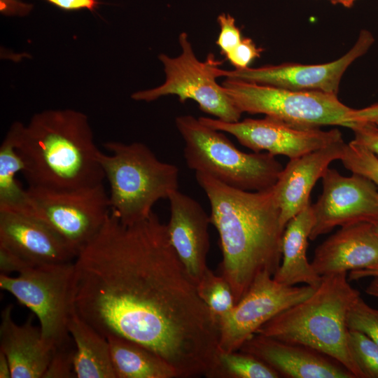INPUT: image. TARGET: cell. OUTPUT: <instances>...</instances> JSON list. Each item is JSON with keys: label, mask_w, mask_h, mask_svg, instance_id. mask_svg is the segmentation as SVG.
<instances>
[{"label": "cell", "mask_w": 378, "mask_h": 378, "mask_svg": "<svg viewBox=\"0 0 378 378\" xmlns=\"http://www.w3.org/2000/svg\"><path fill=\"white\" fill-rule=\"evenodd\" d=\"M75 259L76 309L84 321L106 337L151 350L178 378L210 377L217 322L154 212L131 225L111 212Z\"/></svg>", "instance_id": "cell-1"}, {"label": "cell", "mask_w": 378, "mask_h": 378, "mask_svg": "<svg viewBox=\"0 0 378 378\" xmlns=\"http://www.w3.org/2000/svg\"><path fill=\"white\" fill-rule=\"evenodd\" d=\"M195 177L208 197L211 223L219 235V274L230 285L236 304L258 276H274L281 261L284 230L274 188L248 191L204 173L195 172Z\"/></svg>", "instance_id": "cell-2"}, {"label": "cell", "mask_w": 378, "mask_h": 378, "mask_svg": "<svg viewBox=\"0 0 378 378\" xmlns=\"http://www.w3.org/2000/svg\"><path fill=\"white\" fill-rule=\"evenodd\" d=\"M23 160L28 187L56 191L103 183L104 174L88 118L71 110H47L9 130Z\"/></svg>", "instance_id": "cell-3"}, {"label": "cell", "mask_w": 378, "mask_h": 378, "mask_svg": "<svg viewBox=\"0 0 378 378\" xmlns=\"http://www.w3.org/2000/svg\"><path fill=\"white\" fill-rule=\"evenodd\" d=\"M321 276L309 297L274 316L255 334L314 349L337 360L355 378H365L350 352L346 325L360 293L350 285L346 272Z\"/></svg>", "instance_id": "cell-4"}, {"label": "cell", "mask_w": 378, "mask_h": 378, "mask_svg": "<svg viewBox=\"0 0 378 378\" xmlns=\"http://www.w3.org/2000/svg\"><path fill=\"white\" fill-rule=\"evenodd\" d=\"M99 161L110 187L111 212L123 224L147 218L153 206L178 190L179 169L160 161L144 144L108 141Z\"/></svg>", "instance_id": "cell-5"}, {"label": "cell", "mask_w": 378, "mask_h": 378, "mask_svg": "<svg viewBox=\"0 0 378 378\" xmlns=\"http://www.w3.org/2000/svg\"><path fill=\"white\" fill-rule=\"evenodd\" d=\"M175 123L185 142L186 164L195 172L248 191L265 190L276 183L283 167L274 155L242 152L223 132L190 115L178 116Z\"/></svg>", "instance_id": "cell-6"}, {"label": "cell", "mask_w": 378, "mask_h": 378, "mask_svg": "<svg viewBox=\"0 0 378 378\" xmlns=\"http://www.w3.org/2000/svg\"><path fill=\"white\" fill-rule=\"evenodd\" d=\"M0 288L37 316L42 337L53 350L72 341L69 323L76 312L74 262L36 266L14 277L1 274Z\"/></svg>", "instance_id": "cell-7"}, {"label": "cell", "mask_w": 378, "mask_h": 378, "mask_svg": "<svg viewBox=\"0 0 378 378\" xmlns=\"http://www.w3.org/2000/svg\"><path fill=\"white\" fill-rule=\"evenodd\" d=\"M222 85L241 113H262L302 127L340 125L353 130L358 126L349 118L352 108L336 94L293 90L229 78Z\"/></svg>", "instance_id": "cell-8"}, {"label": "cell", "mask_w": 378, "mask_h": 378, "mask_svg": "<svg viewBox=\"0 0 378 378\" xmlns=\"http://www.w3.org/2000/svg\"><path fill=\"white\" fill-rule=\"evenodd\" d=\"M178 41L181 49L178 56L159 55L164 66V82L157 88L136 92L132 98L152 102L163 96L176 95L181 103L188 99L195 101L201 111L217 119L228 122L239 121L242 113L216 81L221 62L211 53L206 61H200L185 32L179 35Z\"/></svg>", "instance_id": "cell-9"}, {"label": "cell", "mask_w": 378, "mask_h": 378, "mask_svg": "<svg viewBox=\"0 0 378 378\" xmlns=\"http://www.w3.org/2000/svg\"><path fill=\"white\" fill-rule=\"evenodd\" d=\"M28 206L23 214L38 218L78 252L101 230L110 213L104 184L56 191L28 187Z\"/></svg>", "instance_id": "cell-10"}, {"label": "cell", "mask_w": 378, "mask_h": 378, "mask_svg": "<svg viewBox=\"0 0 378 378\" xmlns=\"http://www.w3.org/2000/svg\"><path fill=\"white\" fill-rule=\"evenodd\" d=\"M315 290L307 285L282 284L268 273L260 274L232 310L217 321L219 351H239L263 324Z\"/></svg>", "instance_id": "cell-11"}, {"label": "cell", "mask_w": 378, "mask_h": 378, "mask_svg": "<svg viewBox=\"0 0 378 378\" xmlns=\"http://www.w3.org/2000/svg\"><path fill=\"white\" fill-rule=\"evenodd\" d=\"M199 120L209 127L232 134L242 146L255 153L265 150L274 156L282 155L290 159L343 139L337 129L323 131L318 127H302L270 116L233 122L208 117Z\"/></svg>", "instance_id": "cell-12"}, {"label": "cell", "mask_w": 378, "mask_h": 378, "mask_svg": "<svg viewBox=\"0 0 378 378\" xmlns=\"http://www.w3.org/2000/svg\"><path fill=\"white\" fill-rule=\"evenodd\" d=\"M322 178V194L312 205L315 223L310 240L337 226L378 221V188L371 180L354 173L344 176L330 168Z\"/></svg>", "instance_id": "cell-13"}, {"label": "cell", "mask_w": 378, "mask_h": 378, "mask_svg": "<svg viewBox=\"0 0 378 378\" xmlns=\"http://www.w3.org/2000/svg\"><path fill=\"white\" fill-rule=\"evenodd\" d=\"M374 38L370 31L362 30L354 46L340 58L320 64L284 63L258 68L224 70L219 77L268 85L300 91H319L337 94L342 77L356 59L372 46Z\"/></svg>", "instance_id": "cell-14"}, {"label": "cell", "mask_w": 378, "mask_h": 378, "mask_svg": "<svg viewBox=\"0 0 378 378\" xmlns=\"http://www.w3.org/2000/svg\"><path fill=\"white\" fill-rule=\"evenodd\" d=\"M168 200L170 217L166 226L169 239L196 285L209 270L210 216L199 202L178 190Z\"/></svg>", "instance_id": "cell-15"}, {"label": "cell", "mask_w": 378, "mask_h": 378, "mask_svg": "<svg viewBox=\"0 0 378 378\" xmlns=\"http://www.w3.org/2000/svg\"><path fill=\"white\" fill-rule=\"evenodd\" d=\"M239 351L251 354L288 378H355L335 359L302 344L254 334Z\"/></svg>", "instance_id": "cell-16"}, {"label": "cell", "mask_w": 378, "mask_h": 378, "mask_svg": "<svg viewBox=\"0 0 378 378\" xmlns=\"http://www.w3.org/2000/svg\"><path fill=\"white\" fill-rule=\"evenodd\" d=\"M0 244L34 266L71 262L78 252L38 218L0 210Z\"/></svg>", "instance_id": "cell-17"}, {"label": "cell", "mask_w": 378, "mask_h": 378, "mask_svg": "<svg viewBox=\"0 0 378 378\" xmlns=\"http://www.w3.org/2000/svg\"><path fill=\"white\" fill-rule=\"evenodd\" d=\"M346 144L341 139L290 159L283 168L273 188L284 230L288 221L310 202V192L316 182L322 178L332 161L341 159Z\"/></svg>", "instance_id": "cell-18"}, {"label": "cell", "mask_w": 378, "mask_h": 378, "mask_svg": "<svg viewBox=\"0 0 378 378\" xmlns=\"http://www.w3.org/2000/svg\"><path fill=\"white\" fill-rule=\"evenodd\" d=\"M378 262V236L373 224L342 226L315 250L311 262L320 276L363 269Z\"/></svg>", "instance_id": "cell-19"}, {"label": "cell", "mask_w": 378, "mask_h": 378, "mask_svg": "<svg viewBox=\"0 0 378 378\" xmlns=\"http://www.w3.org/2000/svg\"><path fill=\"white\" fill-rule=\"evenodd\" d=\"M12 309L10 304L4 309L0 324V351L8 360L11 378H43L53 349L44 341L40 327L33 325V314L18 325Z\"/></svg>", "instance_id": "cell-20"}, {"label": "cell", "mask_w": 378, "mask_h": 378, "mask_svg": "<svg viewBox=\"0 0 378 378\" xmlns=\"http://www.w3.org/2000/svg\"><path fill=\"white\" fill-rule=\"evenodd\" d=\"M315 216L310 202L287 223L281 239V261L273 276L278 282L295 286L298 284L317 288L322 276L307 258L308 239L314 225Z\"/></svg>", "instance_id": "cell-21"}, {"label": "cell", "mask_w": 378, "mask_h": 378, "mask_svg": "<svg viewBox=\"0 0 378 378\" xmlns=\"http://www.w3.org/2000/svg\"><path fill=\"white\" fill-rule=\"evenodd\" d=\"M69 332L74 344V370L77 378H116L107 338L77 312L71 316Z\"/></svg>", "instance_id": "cell-22"}, {"label": "cell", "mask_w": 378, "mask_h": 378, "mask_svg": "<svg viewBox=\"0 0 378 378\" xmlns=\"http://www.w3.org/2000/svg\"><path fill=\"white\" fill-rule=\"evenodd\" d=\"M106 338L116 378H178L165 360L148 348L121 337Z\"/></svg>", "instance_id": "cell-23"}, {"label": "cell", "mask_w": 378, "mask_h": 378, "mask_svg": "<svg viewBox=\"0 0 378 378\" xmlns=\"http://www.w3.org/2000/svg\"><path fill=\"white\" fill-rule=\"evenodd\" d=\"M24 164L9 130L0 146V210L24 213L28 205L27 189L16 178Z\"/></svg>", "instance_id": "cell-24"}, {"label": "cell", "mask_w": 378, "mask_h": 378, "mask_svg": "<svg viewBox=\"0 0 378 378\" xmlns=\"http://www.w3.org/2000/svg\"><path fill=\"white\" fill-rule=\"evenodd\" d=\"M270 366L254 356L241 351L218 352L210 378H279Z\"/></svg>", "instance_id": "cell-25"}, {"label": "cell", "mask_w": 378, "mask_h": 378, "mask_svg": "<svg viewBox=\"0 0 378 378\" xmlns=\"http://www.w3.org/2000/svg\"><path fill=\"white\" fill-rule=\"evenodd\" d=\"M196 287L200 298L216 322L235 305L234 296L229 283L223 276L214 274L209 268Z\"/></svg>", "instance_id": "cell-26"}, {"label": "cell", "mask_w": 378, "mask_h": 378, "mask_svg": "<svg viewBox=\"0 0 378 378\" xmlns=\"http://www.w3.org/2000/svg\"><path fill=\"white\" fill-rule=\"evenodd\" d=\"M348 345L365 378H378V345L365 334L349 330Z\"/></svg>", "instance_id": "cell-27"}, {"label": "cell", "mask_w": 378, "mask_h": 378, "mask_svg": "<svg viewBox=\"0 0 378 378\" xmlns=\"http://www.w3.org/2000/svg\"><path fill=\"white\" fill-rule=\"evenodd\" d=\"M340 160L347 169L368 178L378 188V157L364 146L352 140L346 144Z\"/></svg>", "instance_id": "cell-28"}, {"label": "cell", "mask_w": 378, "mask_h": 378, "mask_svg": "<svg viewBox=\"0 0 378 378\" xmlns=\"http://www.w3.org/2000/svg\"><path fill=\"white\" fill-rule=\"evenodd\" d=\"M346 325L349 330L365 334L378 345V309L369 306L360 296L347 314Z\"/></svg>", "instance_id": "cell-29"}, {"label": "cell", "mask_w": 378, "mask_h": 378, "mask_svg": "<svg viewBox=\"0 0 378 378\" xmlns=\"http://www.w3.org/2000/svg\"><path fill=\"white\" fill-rule=\"evenodd\" d=\"M71 342L53 350L43 378L76 377L74 370V346Z\"/></svg>", "instance_id": "cell-30"}, {"label": "cell", "mask_w": 378, "mask_h": 378, "mask_svg": "<svg viewBox=\"0 0 378 378\" xmlns=\"http://www.w3.org/2000/svg\"><path fill=\"white\" fill-rule=\"evenodd\" d=\"M217 22L220 27V33L216 43L220 53L225 57L240 43L243 37L240 29L236 25L235 19L230 14H220Z\"/></svg>", "instance_id": "cell-31"}, {"label": "cell", "mask_w": 378, "mask_h": 378, "mask_svg": "<svg viewBox=\"0 0 378 378\" xmlns=\"http://www.w3.org/2000/svg\"><path fill=\"white\" fill-rule=\"evenodd\" d=\"M263 49L255 46L250 38H243L240 43L225 58L236 69L249 67V64L260 57Z\"/></svg>", "instance_id": "cell-32"}, {"label": "cell", "mask_w": 378, "mask_h": 378, "mask_svg": "<svg viewBox=\"0 0 378 378\" xmlns=\"http://www.w3.org/2000/svg\"><path fill=\"white\" fill-rule=\"evenodd\" d=\"M35 266L30 264L21 256L0 244V271L1 274H8L16 272L18 274Z\"/></svg>", "instance_id": "cell-33"}, {"label": "cell", "mask_w": 378, "mask_h": 378, "mask_svg": "<svg viewBox=\"0 0 378 378\" xmlns=\"http://www.w3.org/2000/svg\"><path fill=\"white\" fill-rule=\"evenodd\" d=\"M354 141L362 144L378 157V128L377 125L362 123L353 130Z\"/></svg>", "instance_id": "cell-34"}, {"label": "cell", "mask_w": 378, "mask_h": 378, "mask_svg": "<svg viewBox=\"0 0 378 378\" xmlns=\"http://www.w3.org/2000/svg\"><path fill=\"white\" fill-rule=\"evenodd\" d=\"M349 118L357 125L361 123L378 125V104L360 109L352 108Z\"/></svg>", "instance_id": "cell-35"}, {"label": "cell", "mask_w": 378, "mask_h": 378, "mask_svg": "<svg viewBox=\"0 0 378 378\" xmlns=\"http://www.w3.org/2000/svg\"><path fill=\"white\" fill-rule=\"evenodd\" d=\"M65 10L88 9L93 11L98 6L97 0H45Z\"/></svg>", "instance_id": "cell-36"}, {"label": "cell", "mask_w": 378, "mask_h": 378, "mask_svg": "<svg viewBox=\"0 0 378 378\" xmlns=\"http://www.w3.org/2000/svg\"><path fill=\"white\" fill-rule=\"evenodd\" d=\"M366 277H378V262L369 267L350 271V281L359 280Z\"/></svg>", "instance_id": "cell-37"}, {"label": "cell", "mask_w": 378, "mask_h": 378, "mask_svg": "<svg viewBox=\"0 0 378 378\" xmlns=\"http://www.w3.org/2000/svg\"><path fill=\"white\" fill-rule=\"evenodd\" d=\"M0 378H11L10 363L1 351H0Z\"/></svg>", "instance_id": "cell-38"}, {"label": "cell", "mask_w": 378, "mask_h": 378, "mask_svg": "<svg viewBox=\"0 0 378 378\" xmlns=\"http://www.w3.org/2000/svg\"><path fill=\"white\" fill-rule=\"evenodd\" d=\"M365 293L373 297L378 298V277H373L365 289Z\"/></svg>", "instance_id": "cell-39"}, {"label": "cell", "mask_w": 378, "mask_h": 378, "mask_svg": "<svg viewBox=\"0 0 378 378\" xmlns=\"http://www.w3.org/2000/svg\"><path fill=\"white\" fill-rule=\"evenodd\" d=\"M334 4H341L346 8H351L356 0H329Z\"/></svg>", "instance_id": "cell-40"}, {"label": "cell", "mask_w": 378, "mask_h": 378, "mask_svg": "<svg viewBox=\"0 0 378 378\" xmlns=\"http://www.w3.org/2000/svg\"><path fill=\"white\" fill-rule=\"evenodd\" d=\"M373 228H374V232L378 236V221L376 222L374 224H373Z\"/></svg>", "instance_id": "cell-41"}]
</instances>
